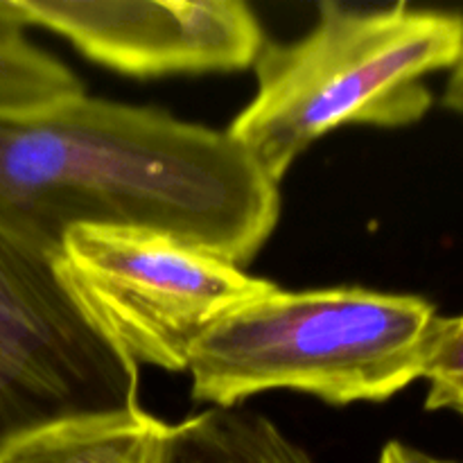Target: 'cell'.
Segmentation results:
<instances>
[{
	"mask_svg": "<svg viewBox=\"0 0 463 463\" xmlns=\"http://www.w3.org/2000/svg\"><path fill=\"white\" fill-rule=\"evenodd\" d=\"M23 25L71 41L84 57L134 77L253 66L265 34L240 0H12Z\"/></svg>",
	"mask_w": 463,
	"mask_h": 463,
	"instance_id": "8992f818",
	"label": "cell"
},
{
	"mask_svg": "<svg viewBox=\"0 0 463 463\" xmlns=\"http://www.w3.org/2000/svg\"><path fill=\"white\" fill-rule=\"evenodd\" d=\"M138 366L95 324L59 251L0 226V452L27 437L143 411Z\"/></svg>",
	"mask_w": 463,
	"mask_h": 463,
	"instance_id": "277c9868",
	"label": "cell"
},
{
	"mask_svg": "<svg viewBox=\"0 0 463 463\" xmlns=\"http://www.w3.org/2000/svg\"><path fill=\"white\" fill-rule=\"evenodd\" d=\"M441 102L448 111L457 113V116L463 118V54L459 61L455 63V68L450 71V77H448L446 81V90H443Z\"/></svg>",
	"mask_w": 463,
	"mask_h": 463,
	"instance_id": "7c38bea8",
	"label": "cell"
},
{
	"mask_svg": "<svg viewBox=\"0 0 463 463\" xmlns=\"http://www.w3.org/2000/svg\"><path fill=\"white\" fill-rule=\"evenodd\" d=\"M59 269L95 324L134 360L185 371L194 344L274 283L203 249L149 231H68Z\"/></svg>",
	"mask_w": 463,
	"mask_h": 463,
	"instance_id": "5b68a950",
	"label": "cell"
},
{
	"mask_svg": "<svg viewBox=\"0 0 463 463\" xmlns=\"http://www.w3.org/2000/svg\"><path fill=\"white\" fill-rule=\"evenodd\" d=\"M84 93L81 81L25 36L12 0H0V118L23 116Z\"/></svg>",
	"mask_w": 463,
	"mask_h": 463,
	"instance_id": "9c48e42d",
	"label": "cell"
},
{
	"mask_svg": "<svg viewBox=\"0 0 463 463\" xmlns=\"http://www.w3.org/2000/svg\"><path fill=\"white\" fill-rule=\"evenodd\" d=\"M279 185L229 131L86 93L0 118V226L59 251L80 226L161 233L242 267Z\"/></svg>",
	"mask_w": 463,
	"mask_h": 463,
	"instance_id": "6da1fadb",
	"label": "cell"
},
{
	"mask_svg": "<svg viewBox=\"0 0 463 463\" xmlns=\"http://www.w3.org/2000/svg\"><path fill=\"white\" fill-rule=\"evenodd\" d=\"M423 380L425 410L455 411L463 419V315L439 321Z\"/></svg>",
	"mask_w": 463,
	"mask_h": 463,
	"instance_id": "30bf717a",
	"label": "cell"
},
{
	"mask_svg": "<svg viewBox=\"0 0 463 463\" xmlns=\"http://www.w3.org/2000/svg\"><path fill=\"white\" fill-rule=\"evenodd\" d=\"M463 54V14L407 3L353 9L321 3L292 43L265 41L256 98L229 136L279 185L315 140L348 125L410 127L432 107L425 77Z\"/></svg>",
	"mask_w": 463,
	"mask_h": 463,
	"instance_id": "7a4b0ae2",
	"label": "cell"
},
{
	"mask_svg": "<svg viewBox=\"0 0 463 463\" xmlns=\"http://www.w3.org/2000/svg\"><path fill=\"white\" fill-rule=\"evenodd\" d=\"M437 307L364 288H271L217 321L188 357L193 396L235 407L271 389L330 405L384 402L423 380Z\"/></svg>",
	"mask_w": 463,
	"mask_h": 463,
	"instance_id": "3957f363",
	"label": "cell"
},
{
	"mask_svg": "<svg viewBox=\"0 0 463 463\" xmlns=\"http://www.w3.org/2000/svg\"><path fill=\"white\" fill-rule=\"evenodd\" d=\"M165 428L147 411L61 425L9 446L0 463H156Z\"/></svg>",
	"mask_w": 463,
	"mask_h": 463,
	"instance_id": "ba28073f",
	"label": "cell"
},
{
	"mask_svg": "<svg viewBox=\"0 0 463 463\" xmlns=\"http://www.w3.org/2000/svg\"><path fill=\"white\" fill-rule=\"evenodd\" d=\"M156 463H315L267 416L235 407L167 425Z\"/></svg>",
	"mask_w": 463,
	"mask_h": 463,
	"instance_id": "52a82bcc",
	"label": "cell"
},
{
	"mask_svg": "<svg viewBox=\"0 0 463 463\" xmlns=\"http://www.w3.org/2000/svg\"><path fill=\"white\" fill-rule=\"evenodd\" d=\"M380 463H459L450 459H441V457H432L423 450L405 446L401 441H392L384 446L383 455H380Z\"/></svg>",
	"mask_w": 463,
	"mask_h": 463,
	"instance_id": "8fae6325",
	"label": "cell"
}]
</instances>
